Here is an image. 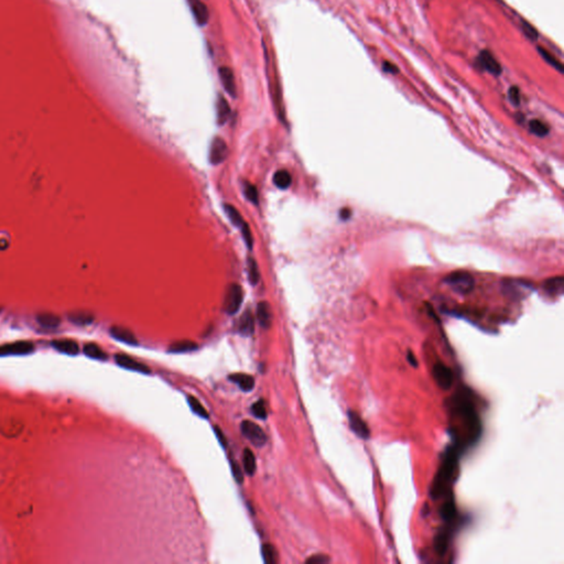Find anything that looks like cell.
Returning <instances> with one entry per match:
<instances>
[{
	"label": "cell",
	"instance_id": "obj_22",
	"mask_svg": "<svg viewBox=\"0 0 564 564\" xmlns=\"http://www.w3.org/2000/svg\"><path fill=\"white\" fill-rule=\"evenodd\" d=\"M273 183L281 190H287L292 183V177L287 170H279L273 175Z\"/></svg>",
	"mask_w": 564,
	"mask_h": 564
},
{
	"label": "cell",
	"instance_id": "obj_23",
	"mask_svg": "<svg viewBox=\"0 0 564 564\" xmlns=\"http://www.w3.org/2000/svg\"><path fill=\"white\" fill-rule=\"evenodd\" d=\"M197 349H198L197 343H194L192 341L184 340V341H178V342L172 343L168 350H169V352H175V354H178V352L193 351V350H197Z\"/></svg>",
	"mask_w": 564,
	"mask_h": 564
},
{
	"label": "cell",
	"instance_id": "obj_15",
	"mask_svg": "<svg viewBox=\"0 0 564 564\" xmlns=\"http://www.w3.org/2000/svg\"><path fill=\"white\" fill-rule=\"evenodd\" d=\"M52 346L56 348L57 350L63 352V354H67V355H77L78 351H80V347H78V344L73 341V340H68V339H63V340H56L52 342Z\"/></svg>",
	"mask_w": 564,
	"mask_h": 564
},
{
	"label": "cell",
	"instance_id": "obj_6",
	"mask_svg": "<svg viewBox=\"0 0 564 564\" xmlns=\"http://www.w3.org/2000/svg\"><path fill=\"white\" fill-rule=\"evenodd\" d=\"M227 156V145L221 137L213 139L209 149V161L213 166H218L225 161Z\"/></svg>",
	"mask_w": 564,
	"mask_h": 564
},
{
	"label": "cell",
	"instance_id": "obj_17",
	"mask_svg": "<svg viewBox=\"0 0 564 564\" xmlns=\"http://www.w3.org/2000/svg\"><path fill=\"white\" fill-rule=\"evenodd\" d=\"M542 288L547 293L551 295H559L562 294L563 288H564V279L563 277H552L543 282Z\"/></svg>",
	"mask_w": 564,
	"mask_h": 564
},
{
	"label": "cell",
	"instance_id": "obj_37",
	"mask_svg": "<svg viewBox=\"0 0 564 564\" xmlns=\"http://www.w3.org/2000/svg\"><path fill=\"white\" fill-rule=\"evenodd\" d=\"M508 96H509V100H510V103L514 106H519L520 105V92H519L518 87L513 86V87L509 89Z\"/></svg>",
	"mask_w": 564,
	"mask_h": 564
},
{
	"label": "cell",
	"instance_id": "obj_36",
	"mask_svg": "<svg viewBox=\"0 0 564 564\" xmlns=\"http://www.w3.org/2000/svg\"><path fill=\"white\" fill-rule=\"evenodd\" d=\"M522 29H523V32L524 34L527 36V38H529L530 40L532 41H536L538 39V31L532 27L530 23L526 22V21H522Z\"/></svg>",
	"mask_w": 564,
	"mask_h": 564
},
{
	"label": "cell",
	"instance_id": "obj_4",
	"mask_svg": "<svg viewBox=\"0 0 564 564\" xmlns=\"http://www.w3.org/2000/svg\"><path fill=\"white\" fill-rule=\"evenodd\" d=\"M241 432L249 442H252L255 446H262L267 442V435L263 430L257 425V423L245 420L240 426Z\"/></svg>",
	"mask_w": 564,
	"mask_h": 564
},
{
	"label": "cell",
	"instance_id": "obj_5",
	"mask_svg": "<svg viewBox=\"0 0 564 564\" xmlns=\"http://www.w3.org/2000/svg\"><path fill=\"white\" fill-rule=\"evenodd\" d=\"M34 350L33 344L27 341H19L10 344L0 345V356H15L27 355Z\"/></svg>",
	"mask_w": 564,
	"mask_h": 564
},
{
	"label": "cell",
	"instance_id": "obj_42",
	"mask_svg": "<svg viewBox=\"0 0 564 564\" xmlns=\"http://www.w3.org/2000/svg\"><path fill=\"white\" fill-rule=\"evenodd\" d=\"M408 359H409V362H410L413 366H417V358H416V357H413V355H412V352H411V351H409Z\"/></svg>",
	"mask_w": 564,
	"mask_h": 564
},
{
	"label": "cell",
	"instance_id": "obj_31",
	"mask_svg": "<svg viewBox=\"0 0 564 564\" xmlns=\"http://www.w3.org/2000/svg\"><path fill=\"white\" fill-rule=\"evenodd\" d=\"M244 193L249 202L254 203V204L258 205L259 203V193H258L257 187L252 183H245L244 185Z\"/></svg>",
	"mask_w": 564,
	"mask_h": 564
},
{
	"label": "cell",
	"instance_id": "obj_8",
	"mask_svg": "<svg viewBox=\"0 0 564 564\" xmlns=\"http://www.w3.org/2000/svg\"><path fill=\"white\" fill-rule=\"evenodd\" d=\"M433 376L437 385L443 389L451 388L453 383V374L448 366L442 363H437L433 367Z\"/></svg>",
	"mask_w": 564,
	"mask_h": 564
},
{
	"label": "cell",
	"instance_id": "obj_26",
	"mask_svg": "<svg viewBox=\"0 0 564 564\" xmlns=\"http://www.w3.org/2000/svg\"><path fill=\"white\" fill-rule=\"evenodd\" d=\"M247 272H248L249 282L253 286H256L260 280V273H259V269H258V265L253 257H248Z\"/></svg>",
	"mask_w": 564,
	"mask_h": 564
},
{
	"label": "cell",
	"instance_id": "obj_30",
	"mask_svg": "<svg viewBox=\"0 0 564 564\" xmlns=\"http://www.w3.org/2000/svg\"><path fill=\"white\" fill-rule=\"evenodd\" d=\"M187 402H189L192 411L195 414H198V416L201 417V418L208 419V412L206 411V409L204 408V407L202 406V403L198 400V399H195L194 397L190 396L189 398H187Z\"/></svg>",
	"mask_w": 564,
	"mask_h": 564
},
{
	"label": "cell",
	"instance_id": "obj_43",
	"mask_svg": "<svg viewBox=\"0 0 564 564\" xmlns=\"http://www.w3.org/2000/svg\"><path fill=\"white\" fill-rule=\"evenodd\" d=\"M0 311H2V309H0Z\"/></svg>",
	"mask_w": 564,
	"mask_h": 564
},
{
	"label": "cell",
	"instance_id": "obj_29",
	"mask_svg": "<svg viewBox=\"0 0 564 564\" xmlns=\"http://www.w3.org/2000/svg\"><path fill=\"white\" fill-rule=\"evenodd\" d=\"M529 129L532 134L538 137H545L548 134H549V128H548L547 125L538 119H534L530 121Z\"/></svg>",
	"mask_w": 564,
	"mask_h": 564
},
{
	"label": "cell",
	"instance_id": "obj_13",
	"mask_svg": "<svg viewBox=\"0 0 564 564\" xmlns=\"http://www.w3.org/2000/svg\"><path fill=\"white\" fill-rule=\"evenodd\" d=\"M195 20L200 26H204L208 21V10L201 0H187Z\"/></svg>",
	"mask_w": 564,
	"mask_h": 564
},
{
	"label": "cell",
	"instance_id": "obj_34",
	"mask_svg": "<svg viewBox=\"0 0 564 564\" xmlns=\"http://www.w3.org/2000/svg\"><path fill=\"white\" fill-rule=\"evenodd\" d=\"M241 234H242V238H244L245 242H246V246L248 247V249H252L253 248V245H254V239H253V234H252V230H250V227L247 223L244 222V224L241 225Z\"/></svg>",
	"mask_w": 564,
	"mask_h": 564
},
{
	"label": "cell",
	"instance_id": "obj_19",
	"mask_svg": "<svg viewBox=\"0 0 564 564\" xmlns=\"http://www.w3.org/2000/svg\"><path fill=\"white\" fill-rule=\"evenodd\" d=\"M37 321L39 324L45 328H56L61 324L60 316L50 312L39 313L37 315Z\"/></svg>",
	"mask_w": 564,
	"mask_h": 564
},
{
	"label": "cell",
	"instance_id": "obj_41",
	"mask_svg": "<svg viewBox=\"0 0 564 564\" xmlns=\"http://www.w3.org/2000/svg\"><path fill=\"white\" fill-rule=\"evenodd\" d=\"M350 214H351L350 209H348V208H343V209L341 210L340 216H341L342 219H347V218L350 216Z\"/></svg>",
	"mask_w": 564,
	"mask_h": 564
},
{
	"label": "cell",
	"instance_id": "obj_11",
	"mask_svg": "<svg viewBox=\"0 0 564 564\" xmlns=\"http://www.w3.org/2000/svg\"><path fill=\"white\" fill-rule=\"evenodd\" d=\"M219 78H221V82L225 91L228 93L232 97H236L237 96L236 83H235V77L232 69L228 67L219 68Z\"/></svg>",
	"mask_w": 564,
	"mask_h": 564
},
{
	"label": "cell",
	"instance_id": "obj_16",
	"mask_svg": "<svg viewBox=\"0 0 564 564\" xmlns=\"http://www.w3.org/2000/svg\"><path fill=\"white\" fill-rule=\"evenodd\" d=\"M238 332L245 336L252 335L255 331V318L250 310H246L238 322Z\"/></svg>",
	"mask_w": 564,
	"mask_h": 564
},
{
	"label": "cell",
	"instance_id": "obj_39",
	"mask_svg": "<svg viewBox=\"0 0 564 564\" xmlns=\"http://www.w3.org/2000/svg\"><path fill=\"white\" fill-rule=\"evenodd\" d=\"M382 68L386 73H390V74H397L398 73V67L395 66L394 64H391L390 62H385V63H383Z\"/></svg>",
	"mask_w": 564,
	"mask_h": 564
},
{
	"label": "cell",
	"instance_id": "obj_40",
	"mask_svg": "<svg viewBox=\"0 0 564 564\" xmlns=\"http://www.w3.org/2000/svg\"><path fill=\"white\" fill-rule=\"evenodd\" d=\"M214 430H215V433H216V435H217V437H218L219 442L222 443L223 446H226V445H227V443H226V437H225V435L222 433L221 429H219L218 427H215Z\"/></svg>",
	"mask_w": 564,
	"mask_h": 564
},
{
	"label": "cell",
	"instance_id": "obj_24",
	"mask_svg": "<svg viewBox=\"0 0 564 564\" xmlns=\"http://www.w3.org/2000/svg\"><path fill=\"white\" fill-rule=\"evenodd\" d=\"M242 463H244V469L245 472L249 475V476H253L255 473H256V469H257V463H256V457H255V454L252 450L249 449H246L244 451V454H242Z\"/></svg>",
	"mask_w": 564,
	"mask_h": 564
},
{
	"label": "cell",
	"instance_id": "obj_35",
	"mask_svg": "<svg viewBox=\"0 0 564 564\" xmlns=\"http://www.w3.org/2000/svg\"><path fill=\"white\" fill-rule=\"evenodd\" d=\"M231 466H232V472H233V475H234V479L236 480V482L238 484H241L242 482H244V474H242L241 467L239 466V464L235 460L231 461Z\"/></svg>",
	"mask_w": 564,
	"mask_h": 564
},
{
	"label": "cell",
	"instance_id": "obj_7",
	"mask_svg": "<svg viewBox=\"0 0 564 564\" xmlns=\"http://www.w3.org/2000/svg\"><path fill=\"white\" fill-rule=\"evenodd\" d=\"M115 362L118 366L125 368V369L137 372V373H141V374H150L151 373L150 368H149L147 365L140 363V362H137V360H135L134 358H131L128 355L116 354L115 355Z\"/></svg>",
	"mask_w": 564,
	"mask_h": 564
},
{
	"label": "cell",
	"instance_id": "obj_33",
	"mask_svg": "<svg viewBox=\"0 0 564 564\" xmlns=\"http://www.w3.org/2000/svg\"><path fill=\"white\" fill-rule=\"evenodd\" d=\"M538 51L540 52V54H541V57L548 62V63H549L550 65H552L553 67L557 68V69L559 70V72H563V66H562V64H561L560 62H559L557 59H555L554 57H552L549 52L545 51V50L542 49V48H538Z\"/></svg>",
	"mask_w": 564,
	"mask_h": 564
},
{
	"label": "cell",
	"instance_id": "obj_38",
	"mask_svg": "<svg viewBox=\"0 0 564 564\" xmlns=\"http://www.w3.org/2000/svg\"><path fill=\"white\" fill-rule=\"evenodd\" d=\"M330 561V559H328L327 557H325V555H313V557L309 558L307 560V563H310V564H321V563H326Z\"/></svg>",
	"mask_w": 564,
	"mask_h": 564
},
{
	"label": "cell",
	"instance_id": "obj_28",
	"mask_svg": "<svg viewBox=\"0 0 564 564\" xmlns=\"http://www.w3.org/2000/svg\"><path fill=\"white\" fill-rule=\"evenodd\" d=\"M224 209L226 212L227 216H228V218L231 219V222L233 223V225H235L236 227H241V225L244 224V221H242V217L238 212V209L231 204H225Z\"/></svg>",
	"mask_w": 564,
	"mask_h": 564
},
{
	"label": "cell",
	"instance_id": "obj_27",
	"mask_svg": "<svg viewBox=\"0 0 564 564\" xmlns=\"http://www.w3.org/2000/svg\"><path fill=\"white\" fill-rule=\"evenodd\" d=\"M263 561L268 564H276L278 562V553L275 547L269 543H265L261 548Z\"/></svg>",
	"mask_w": 564,
	"mask_h": 564
},
{
	"label": "cell",
	"instance_id": "obj_3",
	"mask_svg": "<svg viewBox=\"0 0 564 564\" xmlns=\"http://www.w3.org/2000/svg\"><path fill=\"white\" fill-rule=\"evenodd\" d=\"M242 299L244 296H242L241 287L238 284H232L227 289L224 301V310L227 314L233 315L237 313L241 307Z\"/></svg>",
	"mask_w": 564,
	"mask_h": 564
},
{
	"label": "cell",
	"instance_id": "obj_32",
	"mask_svg": "<svg viewBox=\"0 0 564 564\" xmlns=\"http://www.w3.org/2000/svg\"><path fill=\"white\" fill-rule=\"evenodd\" d=\"M252 411L254 413V416L258 419L265 420L268 417L267 408H266V403L263 400H258L257 402H255L252 407Z\"/></svg>",
	"mask_w": 564,
	"mask_h": 564
},
{
	"label": "cell",
	"instance_id": "obj_21",
	"mask_svg": "<svg viewBox=\"0 0 564 564\" xmlns=\"http://www.w3.org/2000/svg\"><path fill=\"white\" fill-rule=\"evenodd\" d=\"M67 318L73 324L81 325V326L92 324L93 321H94V315L91 314V313H89V312H84V311H77V312L69 313V314L67 315Z\"/></svg>",
	"mask_w": 564,
	"mask_h": 564
},
{
	"label": "cell",
	"instance_id": "obj_25",
	"mask_svg": "<svg viewBox=\"0 0 564 564\" xmlns=\"http://www.w3.org/2000/svg\"><path fill=\"white\" fill-rule=\"evenodd\" d=\"M84 354L93 359H98V360H106L108 358L106 352L101 349L97 344H94V343L86 344V345L84 346Z\"/></svg>",
	"mask_w": 564,
	"mask_h": 564
},
{
	"label": "cell",
	"instance_id": "obj_9",
	"mask_svg": "<svg viewBox=\"0 0 564 564\" xmlns=\"http://www.w3.org/2000/svg\"><path fill=\"white\" fill-rule=\"evenodd\" d=\"M348 421L349 427L352 432H354L358 437L367 440L369 437V429H368L365 421L360 418L355 411L348 412Z\"/></svg>",
	"mask_w": 564,
	"mask_h": 564
},
{
	"label": "cell",
	"instance_id": "obj_14",
	"mask_svg": "<svg viewBox=\"0 0 564 564\" xmlns=\"http://www.w3.org/2000/svg\"><path fill=\"white\" fill-rule=\"evenodd\" d=\"M111 335L115 340L128 344V345H137L138 344L135 334L121 326H113L111 328Z\"/></svg>",
	"mask_w": 564,
	"mask_h": 564
},
{
	"label": "cell",
	"instance_id": "obj_20",
	"mask_svg": "<svg viewBox=\"0 0 564 564\" xmlns=\"http://www.w3.org/2000/svg\"><path fill=\"white\" fill-rule=\"evenodd\" d=\"M231 116V107L228 101L223 96H219L217 100V121L219 125H224L228 120Z\"/></svg>",
	"mask_w": 564,
	"mask_h": 564
},
{
	"label": "cell",
	"instance_id": "obj_18",
	"mask_svg": "<svg viewBox=\"0 0 564 564\" xmlns=\"http://www.w3.org/2000/svg\"><path fill=\"white\" fill-rule=\"evenodd\" d=\"M230 380L237 383L239 388L244 391H250L255 387V379L247 374H234L230 376Z\"/></svg>",
	"mask_w": 564,
	"mask_h": 564
},
{
	"label": "cell",
	"instance_id": "obj_12",
	"mask_svg": "<svg viewBox=\"0 0 564 564\" xmlns=\"http://www.w3.org/2000/svg\"><path fill=\"white\" fill-rule=\"evenodd\" d=\"M257 320L260 326L265 330H268L272 323V312L268 302L262 301L257 305Z\"/></svg>",
	"mask_w": 564,
	"mask_h": 564
},
{
	"label": "cell",
	"instance_id": "obj_2",
	"mask_svg": "<svg viewBox=\"0 0 564 564\" xmlns=\"http://www.w3.org/2000/svg\"><path fill=\"white\" fill-rule=\"evenodd\" d=\"M444 281L454 291L461 294H467L472 292L475 286L473 276L466 271H454L446 276Z\"/></svg>",
	"mask_w": 564,
	"mask_h": 564
},
{
	"label": "cell",
	"instance_id": "obj_10",
	"mask_svg": "<svg viewBox=\"0 0 564 564\" xmlns=\"http://www.w3.org/2000/svg\"><path fill=\"white\" fill-rule=\"evenodd\" d=\"M479 63L480 65L488 72L491 75L498 76L501 74V66L497 62V60L491 56V53L487 50H484L481 52L479 57Z\"/></svg>",
	"mask_w": 564,
	"mask_h": 564
},
{
	"label": "cell",
	"instance_id": "obj_1",
	"mask_svg": "<svg viewBox=\"0 0 564 564\" xmlns=\"http://www.w3.org/2000/svg\"><path fill=\"white\" fill-rule=\"evenodd\" d=\"M461 450L462 448L455 444L450 446L445 452L442 465L438 468V472L432 483V488H431V497L433 499L449 495L450 487L456 477Z\"/></svg>",
	"mask_w": 564,
	"mask_h": 564
}]
</instances>
